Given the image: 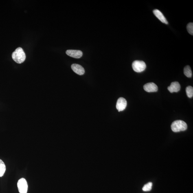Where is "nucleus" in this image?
Instances as JSON below:
<instances>
[{"label":"nucleus","mask_w":193,"mask_h":193,"mask_svg":"<svg viewBox=\"0 0 193 193\" xmlns=\"http://www.w3.org/2000/svg\"><path fill=\"white\" fill-rule=\"evenodd\" d=\"M187 31L189 34L192 35H193V23H190L188 24L187 25Z\"/></svg>","instance_id":"2eb2a0df"},{"label":"nucleus","mask_w":193,"mask_h":193,"mask_svg":"<svg viewBox=\"0 0 193 193\" xmlns=\"http://www.w3.org/2000/svg\"><path fill=\"white\" fill-rule=\"evenodd\" d=\"M127 105V102L125 99L120 97L117 100L116 104L117 109L119 112L124 111Z\"/></svg>","instance_id":"39448f33"},{"label":"nucleus","mask_w":193,"mask_h":193,"mask_svg":"<svg viewBox=\"0 0 193 193\" xmlns=\"http://www.w3.org/2000/svg\"><path fill=\"white\" fill-rule=\"evenodd\" d=\"M187 96L189 98H192L193 96V88L192 86H188L186 89Z\"/></svg>","instance_id":"ddd939ff"},{"label":"nucleus","mask_w":193,"mask_h":193,"mask_svg":"<svg viewBox=\"0 0 193 193\" xmlns=\"http://www.w3.org/2000/svg\"><path fill=\"white\" fill-rule=\"evenodd\" d=\"M152 183L150 182L145 185L142 188V190L144 192H149L151 190L152 188Z\"/></svg>","instance_id":"4468645a"},{"label":"nucleus","mask_w":193,"mask_h":193,"mask_svg":"<svg viewBox=\"0 0 193 193\" xmlns=\"http://www.w3.org/2000/svg\"><path fill=\"white\" fill-rule=\"evenodd\" d=\"M12 58L16 63L21 64L25 61L26 55L23 49L18 47L12 53Z\"/></svg>","instance_id":"f257e3e1"},{"label":"nucleus","mask_w":193,"mask_h":193,"mask_svg":"<svg viewBox=\"0 0 193 193\" xmlns=\"http://www.w3.org/2000/svg\"><path fill=\"white\" fill-rule=\"evenodd\" d=\"M171 128L173 131L174 132L185 131L187 128L186 123L182 120H176L172 123Z\"/></svg>","instance_id":"f03ea898"},{"label":"nucleus","mask_w":193,"mask_h":193,"mask_svg":"<svg viewBox=\"0 0 193 193\" xmlns=\"http://www.w3.org/2000/svg\"><path fill=\"white\" fill-rule=\"evenodd\" d=\"M132 67L136 72L140 73L144 71L146 69V65L144 62L141 60H135L132 64Z\"/></svg>","instance_id":"7ed1b4c3"},{"label":"nucleus","mask_w":193,"mask_h":193,"mask_svg":"<svg viewBox=\"0 0 193 193\" xmlns=\"http://www.w3.org/2000/svg\"><path fill=\"white\" fill-rule=\"evenodd\" d=\"M181 89V86L179 82H174L171 83L170 86L168 87V89L170 92H177Z\"/></svg>","instance_id":"1a4fd4ad"},{"label":"nucleus","mask_w":193,"mask_h":193,"mask_svg":"<svg viewBox=\"0 0 193 193\" xmlns=\"http://www.w3.org/2000/svg\"><path fill=\"white\" fill-rule=\"evenodd\" d=\"M145 91L148 92H153L158 91V87L153 82L148 83L145 84L143 87Z\"/></svg>","instance_id":"423d86ee"},{"label":"nucleus","mask_w":193,"mask_h":193,"mask_svg":"<svg viewBox=\"0 0 193 193\" xmlns=\"http://www.w3.org/2000/svg\"><path fill=\"white\" fill-rule=\"evenodd\" d=\"M5 170H6V167L4 163L2 160L0 159V177H2L4 175Z\"/></svg>","instance_id":"f8f14e48"},{"label":"nucleus","mask_w":193,"mask_h":193,"mask_svg":"<svg viewBox=\"0 0 193 193\" xmlns=\"http://www.w3.org/2000/svg\"><path fill=\"white\" fill-rule=\"evenodd\" d=\"M156 17L160 21L162 22L168 24V21L166 19V18L165 17L162 13L160 11L158 10H154L153 11Z\"/></svg>","instance_id":"9d476101"},{"label":"nucleus","mask_w":193,"mask_h":193,"mask_svg":"<svg viewBox=\"0 0 193 193\" xmlns=\"http://www.w3.org/2000/svg\"><path fill=\"white\" fill-rule=\"evenodd\" d=\"M66 53L68 56L75 58H80L83 55L82 51L80 50H68Z\"/></svg>","instance_id":"0eeeda50"},{"label":"nucleus","mask_w":193,"mask_h":193,"mask_svg":"<svg viewBox=\"0 0 193 193\" xmlns=\"http://www.w3.org/2000/svg\"><path fill=\"white\" fill-rule=\"evenodd\" d=\"M184 73L186 76L189 78H191L192 77V72L190 66H186L184 69Z\"/></svg>","instance_id":"9b49d317"},{"label":"nucleus","mask_w":193,"mask_h":193,"mask_svg":"<svg viewBox=\"0 0 193 193\" xmlns=\"http://www.w3.org/2000/svg\"><path fill=\"white\" fill-rule=\"evenodd\" d=\"M17 186L20 193H27L28 186L26 180L24 178H21L18 180Z\"/></svg>","instance_id":"20e7f679"},{"label":"nucleus","mask_w":193,"mask_h":193,"mask_svg":"<svg viewBox=\"0 0 193 193\" xmlns=\"http://www.w3.org/2000/svg\"><path fill=\"white\" fill-rule=\"evenodd\" d=\"M71 68L75 73L79 75H83L85 72L84 68L78 64H72L71 66Z\"/></svg>","instance_id":"6e6552de"}]
</instances>
